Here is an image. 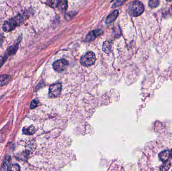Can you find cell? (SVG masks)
<instances>
[{"instance_id":"cell-15","label":"cell","mask_w":172,"mask_h":171,"mask_svg":"<svg viewBox=\"0 0 172 171\" xmlns=\"http://www.w3.org/2000/svg\"><path fill=\"white\" fill-rule=\"evenodd\" d=\"M160 5L159 0H150L148 3V5L150 8H155L158 7Z\"/></svg>"},{"instance_id":"cell-20","label":"cell","mask_w":172,"mask_h":171,"mask_svg":"<svg viewBox=\"0 0 172 171\" xmlns=\"http://www.w3.org/2000/svg\"><path fill=\"white\" fill-rule=\"evenodd\" d=\"M38 106V102L36 100H34L31 102V105H30V108L31 109H34L36 108L37 106Z\"/></svg>"},{"instance_id":"cell-17","label":"cell","mask_w":172,"mask_h":171,"mask_svg":"<svg viewBox=\"0 0 172 171\" xmlns=\"http://www.w3.org/2000/svg\"><path fill=\"white\" fill-rule=\"evenodd\" d=\"M20 170V166L18 164H13L12 165H10L8 169V171H19Z\"/></svg>"},{"instance_id":"cell-14","label":"cell","mask_w":172,"mask_h":171,"mask_svg":"<svg viewBox=\"0 0 172 171\" xmlns=\"http://www.w3.org/2000/svg\"><path fill=\"white\" fill-rule=\"evenodd\" d=\"M111 48V45L110 42H108V41H105L104 42L103 46V50L104 52L108 53L109 52H110Z\"/></svg>"},{"instance_id":"cell-10","label":"cell","mask_w":172,"mask_h":171,"mask_svg":"<svg viewBox=\"0 0 172 171\" xmlns=\"http://www.w3.org/2000/svg\"><path fill=\"white\" fill-rule=\"evenodd\" d=\"M159 158L160 159V160L163 162H165L168 161L169 158L170 157V151L169 150H165L164 151L160 152V153H159Z\"/></svg>"},{"instance_id":"cell-23","label":"cell","mask_w":172,"mask_h":171,"mask_svg":"<svg viewBox=\"0 0 172 171\" xmlns=\"http://www.w3.org/2000/svg\"><path fill=\"white\" fill-rule=\"evenodd\" d=\"M171 10H172V6H171Z\"/></svg>"},{"instance_id":"cell-7","label":"cell","mask_w":172,"mask_h":171,"mask_svg":"<svg viewBox=\"0 0 172 171\" xmlns=\"http://www.w3.org/2000/svg\"><path fill=\"white\" fill-rule=\"evenodd\" d=\"M119 14L118 10H115L114 11L112 12L111 14L108 15L107 18L106 19V23L107 24H110L112 23V22H114L115 20H116Z\"/></svg>"},{"instance_id":"cell-18","label":"cell","mask_w":172,"mask_h":171,"mask_svg":"<svg viewBox=\"0 0 172 171\" xmlns=\"http://www.w3.org/2000/svg\"><path fill=\"white\" fill-rule=\"evenodd\" d=\"M58 0H48L47 3L49 6L53 8L57 7V5L58 3Z\"/></svg>"},{"instance_id":"cell-12","label":"cell","mask_w":172,"mask_h":171,"mask_svg":"<svg viewBox=\"0 0 172 171\" xmlns=\"http://www.w3.org/2000/svg\"><path fill=\"white\" fill-rule=\"evenodd\" d=\"M11 78V76L6 74L0 76V87L5 86L8 83V82L10 81Z\"/></svg>"},{"instance_id":"cell-22","label":"cell","mask_w":172,"mask_h":171,"mask_svg":"<svg viewBox=\"0 0 172 171\" xmlns=\"http://www.w3.org/2000/svg\"><path fill=\"white\" fill-rule=\"evenodd\" d=\"M170 157L172 158V149L171 151H170Z\"/></svg>"},{"instance_id":"cell-6","label":"cell","mask_w":172,"mask_h":171,"mask_svg":"<svg viewBox=\"0 0 172 171\" xmlns=\"http://www.w3.org/2000/svg\"><path fill=\"white\" fill-rule=\"evenodd\" d=\"M103 31L100 29H97V30L90 31L86 36L85 41L87 42L93 41L94 39H95L97 37H98L103 34Z\"/></svg>"},{"instance_id":"cell-9","label":"cell","mask_w":172,"mask_h":171,"mask_svg":"<svg viewBox=\"0 0 172 171\" xmlns=\"http://www.w3.org/2000/svg\"><path fill=\"white\" fill-rule=\"evenodd\" d=\"M11 160V158L9 156H6L4 161L3 163L2 166V167L1 169V171H8L9 168L10 167V162Z\"/></svg>"},{"instance_id":"cell-16","label":"cell","mask_w":172,"mask_h":171,"mask_svg":"<svg viewBox=\"0 0 172 171\" xmlns=\"http://www.w3.org/2000/svg\"><path fill=\"white\" fill-rule=\"evenodd\" d=\"M171 165V162L167 161L164 162V164L160 167V170L162 171L168 170L170 168Z\"/></svg>"},{"instance_id":"cell-8","label":"cell","mask_w":172,"mask_h":171,"mask_svg":"<svg viewBox=\"0 0 172 171\" xmlns=\"http://www.w3.org/2000/svg\"><path fill=\"white\" fill-rule=\"evenodd\" d=\"M57 7L62 12H64L68 8L67 0H58Z\"/></svg>"},{"instance_id":"cell-13","label":"cell","mask_w":172,"mask_h":171,"mask_svg":"<svg viewBox=\"0 0 172 171\" xmlns=\"http://www.w3.org/2000/svg\"><path fill=\"white\" fill-rule=\"evenodd\" d=\"M18 44L14 45L13 46H11L8 48L7 50V53L8 55H12L16 53L17 50L18 49Z\"/></svg>"},{"instance_id":"cell-5","label":"cell","mask_w":172,"mask_h":171,"mask_svg":"<svg viewBox=\"0 0 172 171\" xmlns=\"http://www.w3.org/2000/svg\"><path fill=\"white\" fill-rule=\"evenodd\" d=\"M68 65V62L66 60H58L53 64V67L56 71L60 72L64 71Z\"/></svg>"},{"instance_id":"cell-4","label":"cell","mask_w":172,"mask_h":171,"mask_svg":"<svg viewBox=\"0 0 172 171\" xmlns=\"http://www.w3.org/2000/svg\"><path fill=\"white\" fill-rule=\"evenodd\" d=\"M62 89V86L60 83H56L51 85L49 88V96L51 98L58 97L61 94Z\"/></svg>"},{"instance_id":"cell-1","label":"cell","mask_w":172,"mask_h":171,"mask_svg":"<svg viewBox=\"0 0 172 171\" xmlns=\"http://www.w3.org/2000/svg\"><path fill=\"white\" fill-rule=\"evenodd\" d=\"M144 6L142 3L138 1L131 2L128 6V13L132 17L140 16L144 12Z\"/></svg>"},{"instance_id":"cell-3","label":"cell","mask_w":172,"mask_h":171,"mask_svg":"<svg viewBox=\"0 0 172 171\" xmlns=\"http://www.w3.org/2000/svg\"><path fill=\"white\" fill-rule=\"evenodd\" d=\"M20 19H18L17 17L12 19L9 21H7L4 22L3 29L5 32H9L14 30L16 27L18 26L19 21L20 22Z\"/></svg>"},{"instance_id":"cell-21","label":"cell","mask_w":172,"mask_h":171,"mask_svg":"<svg viewBox=\"0 0 172 171\" xmlns=\"http://www.w3.org/2000/svg\"><path fill=\"white\" fill-rule=\"evenodd\" d=\"M5 60H6V58L4 57L0 56V68L2 67V66L3 65Z\"/></svg>"},{"instance_id":"cell-19","label":"cell","mask_w":172,"mask_h":171,"mask_svg":"<svg viewBox=\"0 0 172 171\" xmlns=\"http://www.w3.org/2000/svg\"><path fill=\"white\" fill-rule=\"evenodd\" d=\"M126 0H117L113 5V7H116L117 6H119L124 3Z\"/></svg>"},{"instance_id":"cell-11","label":"cell","mask_w":172,"mask_h":171,"mask_svg":"<svg viewBox=\"0 0 172 171\" xmlns=\"http://www.w3.org/2000/svg\"><path fill=\"white\" fill-rule=\"evenodd\" d=\"M22 131H23V133L25 135H32L35 133L36 131H35V129L33 125H30L28 127H23V129H22Z\"/></svg>"},{"instance_id":"cell-2","label":"cell","mask_w":172,"mask_h":171,"mask_svg":"<svg viewBox=\"0 0 172 171\" xmlns=\"http://www.w3.org/2000/svg\"><path fill=\"white\" fill-rule=\"evenodd\" d=\"M96 60V56L94 53L93 52H88L81 57L80 63L84 66L89 67L94 64Z\"/></svg>"}]
</instances>
